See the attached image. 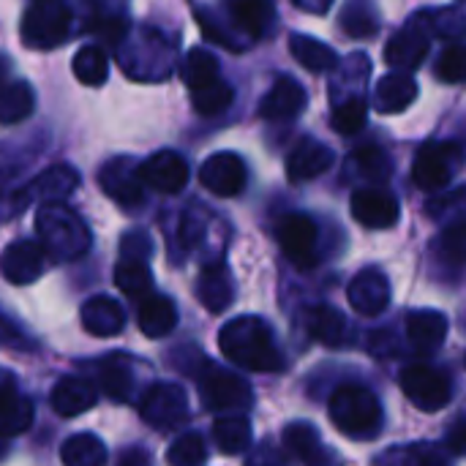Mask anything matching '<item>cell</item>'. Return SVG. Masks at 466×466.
I'll return each instance as SVG.
<instances>
[{
    "label": "cell",
    "mask_w": 466,
    "mask_h": 466,
    "mask_svg": "<svg viewBox=\"0 0 466 466\" xmlns=\"http://www.w3.org/2000/svg\"><path fill=\"white\" fill-rule=\"evenodd\" d=\"M347 298L360 317H380L390 303V281L382 270L369 268L352 279Z\"/></svg>",
    "instance_id": "obj_16"
},
{
    "label": "cell",
    "mask_w": 466,
    "mask_h": 466,
    "mask_svg": "<svg viewBox=\"0 0 466 466\" xmlns=\"http://www.w3.org/2000/svg\"><path fill=\"white\" fill-rule=\"evenodd\" d=\"M197 380H199V396H202V401H205V407L210 412H227V415H232V412L248 410L251 401H254L251 388L238 374H232L227 369H218L213 363H208L197 374Z\"/></svg>",
    "instance_id": "obj_5"
},
{
    "label": "cell",
    "mask_w": 466,
    "mask_h": 466,
    "mask_svg": "<svg viewBox=\"0 0 466 466\" xmlns=\"http://www.w3.org/2000/svg\"><path fill=\"white\" fill-rule=\"evenodd\" d=\"M377 466H448L442 451L431 445H412V448H393L388 451Z\"/></svg>",
    "instance_id": "obj_40"
},
{
    "label": "cell",
    "mask_w": 466,
    "mask_h": 466,
    "mask_svg": "<svg viewBox=\"0 0 466 466\" xmlns=\"http://www.w3.org/2000/svg\"><path fill=\"white\" fill-rule=\"evenodd\" d=\"M235 98V90L229 87V82L224 79H216L199 90H191V101H194V109L205 117H213L218 112H224Z\"/></svg>",
    "instance_id": "obj_41"
},
{
    "label": "cell",
    "mask_w": 466,
    "mask_h": 466,
    "mask_svg": "<svg viewBox=\"0 0 466 466\" xmlns=\"http://www.w3.org/2000/svg\"><path fill=\"white\" fill-rule=\"evenodd\" d=\"M35 232L44 251L60 262L79 259L90 248V229L63 202H44L35 213Z\"/></svg>",
    "instance_id": "obj_2"
},
{
    "label": "cell",
    "mask_w": 466,
    "mask_h": 466,
    "mask_svg": "<svg viewBox=\"0 0 466 466\" xmlns=\"http://www.w3.org/2000/svg\"><path fill=\"white\" fill-rule=\"evenodd\" d=\"M306 328L311 333L314 341L325 344V347H341L344 336H347V319L341 311L330 309V306H317L306 314Z\"/></svg>",
    "instance_id": "obj_30"
},
{
    "label": "cell",
    "mask_w": 466,
    "mask_h": 466,
    "mask_svg": "<svg viewBox=\"0 0 466 466\" xmlns=\"http://www.w3.org/2000/svg\"><path fill=\"white\" fill-rule=\"evenodd\" d=\"M5 374H0V380H3ZM5 385H11V382H0V388H5Z\"/></svg>",
    "instance_id": "obj_56"
},
{
    "label": "cell",
    "mask_w": 466,
    "mask_h": 466,
    "mask_svg": "<svg viewBox=\"0 0 466 466\" xmlns=\"http://www.w3.org/2000/svg\"><path fill=\"white\" fill-rule=\"evenodd\" d=\"M197 298L199 303L210 311V314H221L232 306L235 300V287H232V276L227 270V265L216 262L208 265L199 279H197Z\"/></svg>",
    "instance_id": "obj_23"
},
{
    "label": "cell",
    "mask_w": 466,
    "mask_h": 466,
    "mask_svg": "<svg viewBox=\"0 0 466 466\" xmlns=\"http://www.w3.org/2000/svg\"><path fill=\"white\" fill-rule=\"evenodd\" d=\"M213 440L224 456H238L251 445V423L243 415H224L213 423Z\"/></svg>",
    "instance_id": "obj_33"
},
{
    "label": "cell",
    "mask_w": 466,
    "mask_h": 466,
    "mask_svg": "<svg viewBox=\"0 0 466 466\" xmlns=\"http://www.w3.org/2000/svg\"><path fill=\"white\" fill-rule=\"evenodd\" d=\"M350 210H352V218L358 224H363L366 229H390V227H396V221L401 216L399 199L380 186L358 188L352 194Z\"/></svg>",
    "instance_id": "obj_11"
},
{
    "label": "cell",
    "mask_w": 466,
    "mask_h": 466,
    "mask_svg": "<svg viewBox=\"0 0 466 466\" xmlns=\"http://www.w3.org/2000/svg\"><path fill=\"white\" fill-rule=\"evenodd\" d=\"M333 161H336V156L325 142L306 137L287 156V177L292 183H309V180L319 177L322 172H328L333 167Z\"/></svg>",
    "instance_id": "obj_17"
},
{
    "label": "cell",
    "mask_w": 466,
    "mask_h": 466,
    "mask_svg": "<svg viewBox=\"0 0 466 466\" xmlns=\"http://www.w3.org/2000/svg\"><path fill=\"white\" fill-rule=\"evenodd\" d=\"M330 420L341 434L355 440H369L380 431L382 407L371 390L360 385H341L330 399Z\"/></svg>",
    "instance_id": "obj_3"
},
{
    "label": "cell",
    "mask_w": 466,
    "mask_h": 466,
    "mask_svg": "<svg viewBox=\"0 0 466 466\" xmlns=\"http://www.w3.org/2000/svg\"><path fill=\"white\" fill-rule=\"evenodd\" d=\"M418 98V82L407 71H393L385 74L374 85V106L382 115H399L407 106H412Z\"/></svg>",
    "instance_id": "obj_21"
},
{
    "label": "cell",
    "mask_w": 466,
    "mask_h": 466,
    "mask_svg": "<svg viewBox=\"0 0 466 466\" xmlns=\"http://www.w3.org/2000/svg\"><path fill=\"white\" fill-rule=\"evenodd\" d=\"M440 248L451 265H466V218L445 224V232L440 238Z\"/></svg>",
    "instance_id": "obj_46"
},
{
    "label": "cell",
    "mask_w": 466,
    "mask_h": 466,
    "mask_svg": "<svg viewBox=\"0 0 466 466\" xmlns=\"http://www.w3.org/2000/svg\"><path fill=\"white\" fill-rule=\"evenodd\" d=\"M295 5L309 14H325L333 5V0H295Z\"/></svg>",
    "instance_id": "obj_54"
},
{
    "label": "cell",
    "mask_w": 466,
    "mask_h": 466,
    "mask_svg": "<svg viewBox=\"0 0 466 466\" xmlns=\"http://www.w3.org/2000/svg\"><path fill=\"white\" fill-rule=\"evenodd\" d=\"M407 336H410V341H412V347L418 352L431 355L448 339V317L440 314V311H431V309L415 311L407 319Z\"/></svg>",
    "instance_id": "obj_25"
},
{
    "label": "cell",
    "mask_w": 466,
    "mask_h": 466,
    "mask_svg": "<svg viewBox=\"0 0 466 466\" xmlns=\"http://www.w3.org/2000/svg\"><path fill=\"white\" fill-rule=\"evenodd\" d=\"M79 317H82V328L90 336H98V339L117 336L126 328L123 306L115 298H106V295H96V298L85 300Z\"/></svg>",
    "instance_id": "obj_19"
},
{
    "label": "cell",
    "mask_w": 466,
    "mask_h": 466,
    "mask_svg": "<svg viewBox=\"0 0 466 466\" xmlns=\"http://www.w3.org/2000/svg\"><path fill=\"white\" fill-rule=\"evenodd\" d=\"M289 52L311 74H328L339 66V55L328 44H322L311 35H303V33L289 35Z\"/></svg>",
    "instance_id": "obj_29"
},
{
    "label": "cell",
    "mask_w": 466,
    "mask_h": 466,
    "mask_svg": "<svg viewBox=\"0 0 466 466\" xmlns=\"http://www.w3.org/2000/svg\"><path fill=\"white\" fill-rule=\"evenodd\" d=\"M227 14L232 25L248 35V41H257L268 33L276 16V3L273 0H227Z\"/></svg>",
    "instance_id": "obj_24"
},
{
    "label": "cell",
    "mask_w": 466,
    "mask_h": 466,
    "mask_svg": "<svg viewBox=\"0 0 466 466\" xmlns=\"http://www.w3.org/2000/svg\"><path fill=\"white\" fill-rule=\"evenodd\" d=\"M429 46H431L429 27L423 25L420 16H412V22L388 41L385 60H388V66H393L399 71H415V68L423 66V60L429 55Z\"/></svg>",
    "instance_id": "obj_12"
},
{
    "label": "cell",
    "mask_w": 466,
    "mask_h": 466,
    "mask_svg": "<svg viewBox=\"0 0 466 466\" xmlns=\"http://www.w3.org/2000/svg\"><path fill=\"white\" fill-rule=\"evenodd\" d=\"M448 448L453 451V453H466V420H459L453 429H451V434H448Z\"/></svg>",
    "instance_id": "obj_53"
},
{
    "label": "cell",
    "mask_w": 466,
    "mask_h": 466,
    "mask_svg": "<svg viewBox=\"0 0 466 466\" xmlns=\"http://www.w3.org/2000/svg\"><path fill=\"white\" fill-rule=\"evenodd\" d=\"M423 19V25L429 27L431 38H445L451 44H459L466 38V5H451V8H440V11H426L418 14Z\"/></svg>",
    "instance_id": "obj_34"
},
{
    "label": "cell",
    "mask_w": 466,
    "mask_h": 466,
    "mask_svg": "<svg viewBox=\"0 0 466 466\" xmlns=\"http://www.w3.org/2000/svg\"><path fill=\"white\" fill-rule=\"evenodd\" d=\"M3 440H5V437H0V459L5 456V442H3Z\"/></svg>",
    "instance_id": "obj_55"
},
{
    "label": "cell",
    "mask_w": 466,
    "mask_h": 466,
    "mask_svg": "<svg viewBox=\"0 0 466 466\" xmlns=\"http://www.w3.org/2000/svg\"><path fill=\"white\" fill-rule=\"evenodd\" d=\"M142 420H147L156 429H169L183 420H188V396L175 382H158L153 385L139 404Z\"/></svg>",
    "instance_id": "obj_10"
},
{
    "label": "cell",
    "mask_w": 466,
    "mask_h": 466,
    "mask_svg": "<svg viewBox=\"0 0 466 466\" xmlns=\"http://www.w3.org/2000/svg\"><path fill=\"white\" fill-rule=\"evenodd\" d=\"M399 382H401L404 396L423 412H440L453 396L451 380L442 371H437V369H431L426 363L404 369Z\"/></svg>",
    "instance_id": "obj_8"
},
{
    "label": "cell",
    "mask_w": 466,
    "mask_h": 466,
    "mask_svg": "<svg viewBox=\"0 0 466 466\" xmlns=\"http://www.w3.org/2000/svg\"><path fill=\"white\" fill-rule=\"evenodd\" d=\"M63 466H106V445L96 434H74L60 448Z\"/></svg>",
    "instance_id": "obj_31"
},
{
    "label": "cell",
    "mask_w": 466,
    "mask_h": 466,
    "mask_svg": "<svg viewBox=\"0 0 466 466\" xmlns=\"http://www.w3.org/2000/svg\"><path fill=\"white\" fill-rule=\"evenodd\" d=\"M71 71L74 76L82 82V85H90V87H98L106 82L109 76V57L101 46L90 44V46H82L76 55H74V63H71Z\"/></svg>",
    "instance_id": "obj_36"
},
{
    "label": "cell",
    "mask_w": 466,
    "mask_h": 466,
    "mask_svg": "<svg viewBox=\"0 0 466 466\" xmlns=\"http://www.w3.org/2000/svg\"><path fill=\"white\" fill-rule=\"evenodd\" d=\"M139 175L158 194H180L188 186V161L175 150H161L139 164Z\"/></svg>",
    "instance_id": "obj_13"
},
{
    "label": "cell",
    "mask_w": 466,
    "mask_h": 466,
    "mask_svg": "<svg viewBox=\"0 0 466 466\" xmlns=\"http://www.w3.org/2000/svg\"><path fill=\"white\" fill-rule=\"evenodd\" d=\"M317 224L306 213H292L284 216L276 227V240L284 251V257L298 268V270H311L319 257H317Z\"/></svg>",
    "instance_id": "obj_7"
},
{
    "label": "cell",
    "mask_w": 466,
    "mask_h": 466,
    "mask_svg": "<svg viewBox=\"0 0 466 466\" xmlns=\"http://www.w3.org/2000/svg\"><path fill=\"white\" fill-rule=\"evenodd\" d=\"M246 466H292V461H289L284 448H273L270 442H265V445H259V448H254L248 453Z\"/></svg>",
    "instance_id": "obj_48"
},
{
    "label": "cell",
    "mask_w": 466,
    "mask_h": 466,
    "mask_svg": "<svg viewBox=\"0 0 466 466\" xmlns=\"http://www.w3.org/2000/svg\"><path fill=\"white\" fill-rule=\"evenodd\" d=\"M120 251H123V259H139V262H145L153 254V246H150V238L145 232H131V235L123 238Z\"/></svg>",
    "instance_id": "obj_49"
},
{
    "label": "cell",
    "mask_w": 466,
    "mask_h": 466,
    "mask_svg": "<svg viewBox=\"0 0 466 466\" xmlns=\"http://www.w3.org/2000/svg\"><path fill=\"white\" fill-rule=\"evenodd\" d=\"M137 322H139V330L147 336V339H164L175 330L177 325V309L169 298L164 295H147L142 298L139 303V311H137Z\"/></svg>",
    "instance_id": "obj_28"
},
{
    "label": "cell",
    "mask_w": 466,
    "mask_h": 466,
    "mask_svg": "<svg viewBox=\"0 0 466 466\" xmlns=\"http://www.w3.org/2000/svg\"><path fill=\"white\" fill-rule=\"evenodd\" d=\"M437 79L448 85H464L466 82V44H451L440 63H437Z\"/></svg>",
    "instance_id": "obj_44"
},
{
    "label": "cell",
    "mask_w": 466,
    "mask_h": 466,
    "mask_svg": "<svg viewBox=\"0 0 466 466\" xmlns=\"http://www.w3.org/2000/svg\"><path fill=\"white\" fill-rule=\"evenodd\" d=\"M98 186L120 208H137L145 199V183L139 175V161H134L128 156L109 158L98 172Z\"/></svg>",
    "instance_id": "obj_9"
},
{
    "label": "cell",
    "mask_w": 466,
    "mask_h": 466,
    "mask_svg": "<svg viewBox=\"0 0 466 466\" xmlns=\"http://www.w3.org/2000/svg\"><path fill=\"white\" fill-rule=\"evenodd\" d=\"M79 186V172L71 164H52L46 167L22 194L27 199H44V202H60Z\"/></svg>",
    "instance_id": "obj_22"
},
{
    "label": "cell",
    "mask_w": 466,
    "mask_h": 466,
    "mask_svg": "<svg viewBox=\"0 0 466 466\" xmlns=\"http://www.w3.org/2000/svg\"><path fill=\"white\" fill-rule=\"evenodd\" d=\"M96 399H98V390H96L93 382H87L82 377H63L52 388L49 404H52V410L60 418H76V415L93 410L96 407Z\"/></svg>",
    "instance_id": "obj_20"
},
{
    "label": "cell",
    "mask_w": 466,
    "mask_h": 466,
    "mask_svg": "<svg viewBox=\"0 0 466 466\" xmlns=\"http://www.w3.org/2000/svg\"><path fill=\"white\" fill-rule=\"evenodd\" d=\"M341 27L352 38H369L377 33V16L363 3H352L341 11Z\"/></svg>",
    "instance_id": "obj_45"
},
{
    "label": "cell",
    "mask_w": 466,
    "mask_h": 466,
    "mask_svg": "<svg viewBox=\"0 0 466 466\" xmlns=\"http://www.w3.org/2000/svg\"><path fill=\"white\" fill-rule=\"evenodd\" d=\"M199 183L216 197H238L246 188V164L238 153H216L199 167Z\"/></svg>",
    "instance_id": "obj_15"
},
{
    "label": "cell",
    "mask_w": 466,
    "mask_h": 466,
    "mask_svg": "<svg viewBox=\"0 0 466 466\" xmlns=\"http://www.w3.org/2000/svg\"><path fill=\"white\" fill-rule=\"evenodd\" d=\"M115 287L128 298H147L153 289V276L139 259H120L115 265Z\"/></svg>",
    "instance_id": "obj_39"
},
{
    "label": "cell",
    "mask_w": 466,
    "mask_h": 466,
    "mask_svg": "<svg viewBox=\"0 0 466 466\" xmlns=\"http://www.w3.org/2000/svg\"><path fill=\"white\" fill-rule=\"evenodd\" d=\"M33 401L14 385L0 388V437H19L33 426Z\"/></svg>",
    "instance_id": "obj_27"
},
{
    "label": "cell",
    "mask_w": 466,
    "mask_h": 466,
    "mask_svg": "<svg viewBox=\"0 0 466 466\" xmlns=\"http://www.w3.org/2000/svg\"><path fill=\"white\" fill-rule=\"evenodd\" d=\"M281 445L289 459H298L306 466H330V459L322 448L319 434L309 423H292L281 434Z\"/></svg>",
    "instance_id": "obj_26"
},
{
    "label": "cell",
    "mask_w": 466,
    "mask_h": 466,
    "mask_svg": "<svg viewBox=\"0 0 466 466\" xmlns=\"http://www.w3.org/2000/svg\"><path fill=\"white\" fill-rule=\"evenodd\" d=\"M306 101L309 98L300 82H295L292 76H279L273 87L268 90V96L262 98L259 115L273 123H287V120H295L306 109Z\"/></svg>",
    "instance_id": "obj_18"
},
{
    "label": "cell",
    "mask_w": 466,
    "mask_h": 466,
    "mask_svg": "<svg viewBox=\"0 0 466 466\" xmlns=\"http://www.w3.org/2000/svg\"><path fill=\"white\" fill-rule=\"evenodd\" d=\"M117 466H153V461L145 448H126L117 459Z\"/></svg>",
    "instance_id": "obj_52"
},
{
    "label": "cell",
    "mask_w": 466,
    "mask_h": 466,
    "mask_svg": "<svg viewBox=\"0 0 466 466\" xmlns=\"http://www.w3.org/2000/svg\"><path fill=\"white\" fill-rule=\"evenodd\" d=\"M44 262H46V251L41 243L14 240L0 254V273L5 281L25 287V284H33L44 273Z\"/></svg>",
    "instance_id": "obj_14"
},
{
    "label": "cell",
    "mask_w": 466,
    "mask_h": 466,
    "mask_svg": "<svg viewBox=\"0 0 466 466\" xmlns=\"http://www.w3.org/2000/svg\"><path fill=\"white\" fill-rule=\"evenodd\" d=\"M464 153L456 142H426L412 164V180L418 188L437 194L451 186Z\"/></svg>",
    "instance_id": "obj_6"
},
{
    "label": "cell",
    "mask_w": 466,
    "mask_h": 466,
    "mask_svg": "<svg viewBox=\"0 0 466 466\" xmlns=\"http://www.w3.org/2000/svg\"><path fill=\"white\" fill-rule=\"evenodd\" d=\"M429 216L437 218V221H445V224L466 218V188H459L453 194L431 199L429 202Z\"/></svg>",
    "instance_id": "obj_47"
},
{
    "label": "cell",
    "mask_w": 466,
    "mask_h": 466,
    "mask_svg": "<svg viewBox=\"0 0 466 466\" xmlns=\"http://www.w3.org/2000/svg\"><path fill=\"white\" fill-rule=\"evenodd\" d=\"M98 382H101V390H104L112 401H126V399L131 396V388H134L131 369H128V363H126L120 355L104 358V363H101V369H98Z\"/></svg>",
    "instance_id": "obj_37"
},
{
    "label": "cell",
    "mask_w": 466,
    "mask_h": 466,
    "mask_svg": "<svg viewBox=\"0 0 466 466\" xmlns=\"http://www.w3.org/2000/svg\"><path fill=\"white\" fill-rule=\"evenodd\" d=\"M180 74H183V82H186L191 90H199V87H205V85H210V82L221 79L216 55H213V52H208V49H202V46L188 49V55H186V60H183Z\"/></svg>",
    "instance_id": "obj_38"
},
{
    "label": "cell",
    "mask_w": 466,
    "mask_h": 466,
    "mask_svg": "<svg viewBox=\"0 0 466 466\" xmlns=\"http://www.w3.org/2000/svg\"><path fill=\"white\" fill-rule=\"evenodd\" d=\"M197 19H199V27H202V33H205L210 41H216V44H221V46H227V49H240V44H235V38H232L229 33H224V30L216 25V19H213L208 11L197 8Z\"/></svg>",
    "instance_id": "obj_50"
},
{
    "label": "cell",
    "mask_w": 466,
    "mask_h": 466,
    "mask_svg": "<svg viewBox=\"0 0 466 466\" xmlns=\"http://www.w3.org/2000/svg\"><path fill=\"white\" fill-rule=\"evenodd\" d=\"M350 172H358V177H363L366 183H388L390 175H393V164L388 158V153L382 147H374V145H366V147H358L352 156H350Z\"/></svg>",
    "instance_id": "obj_32"
},
{
    "label": "cell",
    "mask_w": 466,
    "mask_h": 466,
    "mask_svg": "<svg viewBox=\"0 0 466 466\" xmlns=\"http://www.w3.org/2000/svg\"><path fill=\"white\" fill-rule=\"evenodd\" d=\"M218 347L227 360L246 371L279 374L284 371V355L276 347L273 330L259 317H238L218 333Z\"/></svg>",
    "instance_id": "obj_1"
},
{
    "label": "cell",
    "mask_w": 466,
    "mask_h": 466,
    "mask_svg": "<svg viewBox=\"0 0 466 466\" xmlns=\"http://www.w3.org/2000/svg\"><path fill=\"white\" fill-rule=\"evenodd\" d=\"M71 5L66 0H33L22 16V41L30 49H55L71 33Z\"/></svg>",
    "instance_id": "obj_4"
},
{
    "label": "cell",
    "mask_w": 466,
    "mask_h": 466,
    "mask_svg": "<svg viewBox=\"0 0 466 466\" xmlns=\"http://www.w3.org/2000/svg\"><path fill=\"white\" fill-rule=\"evenodd\" d=\"M35 96L27 82H11L0 87V123L14 126L33 115Z\"/></svg>",
    "instance_id": "obj_35"
},
{
    "label": "cell",
    "mask_w": 466,
    "mask_h": 466,
    "mask_svg": "<svg viewBox=\"0 0 466 466\" xmlns=\"http://www.w3.org/2000/svg\"><path fill=\"white\" fill-rule=\"evenodd\" d=\"M205 461H208V448L199 434H183L167 451L169 466H202Z\"/></svg>",
    "instance_id": "obj_42"
},
{
    "label": "cell",
    "mask_w": 466,
    "mask_h": 466,
    "mask_svg": "<svg viewBox=\"0 0 466 466\" xmlns=\"http://www.w3.org/2000/svg\"><path fill=\"white\" fill-rule=\"evenodd\" d=\"M369 120V104L360 98V96H352L347 101H341L336 109H333V126L336 131H341L344 137H352L358 134Z\"/></svg>",
    "instance_id": "obj_43"
},
{
    "label": "cell",
    "mask_w": 466,
    "mask_h": 466,
    "mask_svg": "<svg viewBox=\"0 0 466 466\" xmlns=\"http://www.w3.org/2000/svg\"><path fill=\"white\" fill-rule=\"evenodd\" d=\"M0 347H8V350H30L33 344L27 341V336L0 311Z\"/></svg>",
    "instance_id": "obj_51"
}]
</instances>
